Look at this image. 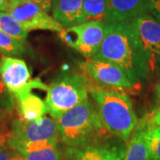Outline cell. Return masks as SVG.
I'll return each mask as SVG.
<instances>
[{"label":"cell","instance_id":"12","mask_svg":"<svg viewBox=\"0 0 160 160\" xmlns=\"http://www.w3.org/2000/svg\"><path fill=\"white\" fill-rule=\"evenodd\" d=\"M106 23L132 22L149 13V0H106Z\"/></svg>","mask_w":160,"mask_h":160},{"label":"cell","instance_id":"22","mask_svg":"<svg viewBox=\"0 0 160 160\" xmlns=\"http://www.w3.org/2000/svg\"><path fill=\"white\" fill-rule=\"evenodd\" d=\"M9 133H0V160H12L17 158L16 150L12 149L9 143Z\"/></svg>","mask_w":160,"mask_h":160},{"label":"cell","instance_id":"14","mask_svg":"<svg viewBox=\"0 0 160 160\" xmlns=\"http://www.w3.org/2000/svg\"><path fill=\"white\" fill-rule=\"evenodd\" d=\"M126 149L122 144L86 145L75 150L72 160H124Z\"/></svg>","mask_w":160,"mask_h":160},{"label":"cell","instance_id":"24","mask_svg":"<svg viewBox=\"0 0 160 160\" xmlns=\"http://www.w3.org/2000/svg\"><path fill=\"white\" fill-rule=\"evenodd\" d=\"M146 123L148 126L160 132V106L155 111L153 116L149 119L146 120Z\"/></svg>","mask_w":160,"mask_h":160},{"label":"cell","instance_id":"7","mask_svg":"<svg viewBox=\"0 0 160 160\" xmlns=\"http://www.w3.org/2000/svg\"><path fill=\"white\" fill-rule=\"evenodd\" d=\"M81 69L98 84L119 89L134 86L126 72L115 63L95 58H90L80 64Z\"/></svg>","mask_w":160,"mask_h":160},{"label":"cell","instance_id":"13","mask_svg":"<svg viewBox=\"0 0 160 160\" xmlns=\"http://www.w3.org/2000/svg\"><path fill=\"white\" fill-rule=\"evenodd\" d=\"M83 3L84 0H54L52 18L63 29L86 22Z\"/></svg>","mask_w":160,"mask_h":160},{"label":"cell","instance_id":"18","mask_svg":"<svg viewBox=\"0 0 160 160\" xmlns=\"http://www.w3.org/2000/svg\"><path fill=\"white\" fill-rule=\"evenodd\" d=\"M83 10L86 22L106 21L107 1L106 0H84Z\"/></svg>","mask_w":160,"mask_h":160},{"label":"cell","instance_id":"15","mask_svg":"<svg viewBox=\"0 0 160 160\" xmlns=\"http://www.w3.org/2000/svg\"><path fill=\"white\" fill-rule=\"evenodd\" d=\"M57 144V142L25 143L15 150L25 160H60L62 153Z\"/></svg>","mask_w":160,"mask_h":160},{"label":"cell","instance_id":"19","mask_svg":"<svg viewBox=\"0 0 160 160\" xmlns=\"http://www.w3.org/2000/svg\"><path fill=\"white\" fill-rule=\"evenodd\" d=\"M25 52L24 44L0 30V53L7 57L22 56Z\"/></svg>","mask_w":160,"mask_h":160},{"label":"cell","instance_id":"16","mask_svg":"<svg viewBox=\"0 0 160 160\" xmlns=\"http://www.w3.org/2000/svg\"><path fill=\"white\" fill-rule=\"evenodd\" d=\"M124 160H149L144 121L139 125L137 124L132 132L126 149Z\"/></svg>","mask_w":160,"mask_h":160},{"label":"cell","instance_id":"8","mask_svg":"<svg viewBox=\"0 0 160 160\" xmlns=\"http://www.w3.org/2000/svg\"><path fill=\"white\" fill-rule=\"evenodd\" d=\"M48 87L41 80H30L29 84L13 96L17 100L19 113L23 121L33 122L48 113L46 99L40 92L48 91Z\"/></svg>","mask_w":160,"mask_h":160},{"label":"cell","instance_id":"10","mask_svg":"<svg viewBox=\"0 0 160 160\" xmlns=\"http://www.w3.org/2000/svg\"><path fill=\"white\" fill-rule=\"evenodd\" d=\"M0 73L5 86L12 95L27 86L31 78L26 62L15 57L5 56L1 59Z\"/></svg>","mask_w":160,"mask_h":160},{"label":"cell","instance_id":"9","mask_svg":"<svg viewBox=\"0 0 160 160\" xmlns=\"http://www.w3.org/2000/svg\"><path fill=\"white\" fill-rule=\"evenodd\" d=\"M149 61V70L160 72V22L149 13L132 21Z\"/></svg>","mask_w":160,"mask_h":160},{"label":"cell","instance_id":"6","mask_svg":"<svg viewBox=\"0 0 160 160\" xmlns=\"http://www.w3.org/2000/svg\"><path fill=\"white\" fill-rule=\"evenodd\" d=\"M7 12L28 32L40 29L60 33L63 29L52 16L31 0H9Z\"/></svg>","mask_w":160,"mask_h":160},{"label":"cell","instance_id":"28","mask_svg":"<svg viewBox=\"0 0 160 160\" xmlns=\"http://www.w3.org/2000/svg\"><path fill=\"white\" fill-rule=\"evenodd\" d=\"M12 160H25L24 158H22V157H17V158H12Z\"/></svg>","mask_w":160,"mask_h":160},{"label":"cell","instance_id":"25","mask_svg":"<svg viewBox=\"0 0 160 160\" xmlns=\"http://www.w3.org/2000/svg\"><path fill=\"white\" fill-rule=\"evenodd\" d=\"M31 1L36 3L38 6H39L46 12H49L52 10V6L54 3V0H31Z\"/></svg>","mask_w":160,"mask_h":160},{"label":"cell","instance_id":"20","mask_svg":"<svg viewBox=\"0 0 160 160\" xmlns=\"http://www.w3.org/2000/svg\"><path fill=\"white\" fill-rule=\"evenodd\" d=\"M143 121L145 125V136L149 148V160H160V132L148 126L146 120Z\"/></svg>","mask_w":160,"mask_h":160},{"label":"cell","instance_id":"1","mask_svg":"<svg viewBox=\"0 0 160 160\" xmlns=\"http://www.w3.org/2000/svg\"><path fill=\"white\" fill-rule=\"evenodd\" d=\"M93 58L118 65L134 85L146 79L150 71L132 22L106 23L102 44Z\"/></svg>","mask_w":160,"mask_h":160},{"label":"cell","instance_id":"3","mask_svg":"<svg viewBox=\"0 0 160 160\" xmlns=\"http://www.w3.org/2000/svg\"><path fill=\"white\" fill-rule=\"evenodd\" d=\"M55 121L59 139L75 147L86 146L104 128L97 109L89 101L69 109Z\"/></svg>","mask_w":160,"mask_h":160},{"label":"cell","instance_id":"17","mask_svg":"<svg viewBox=\"0 0 160 160\" xmlns=\"http://www.w3.org/2000/svg\"><path fill=\"white\" fill-rule=\"evenodd\" d=\"M0 30L22 44L26 43L29 33L8 12H0Z\"/></svg>","mask_w":160,"mask_h":160},{"label":"cell","instance_id":"26","mask_svg":"<svg viewBox=\"0 0 160 160\" xmlns=\"http://www.w3.org/2000/svg\"><path fill=\"white\" fill-rule=\"evenodd\" d=\"M9 0H0V12H7Z\"/></svg>","mask_w":160,"mask_h":160},{"label":"cell","instance_id":"27","mask_svg":"<svg viewBox=\"0 0 160 160\" xmlns=\"http://www.w3.org/2000/svg\"><path fill=\"white\" fill-rule=\"evenodd\" d=\"M155 92H156L158 100L160 102V80L157 83V85L155 86Z\"/></svg>","mask_w":160,"mask_h":160},{"label":"cell","instance_id":"23","mask_svg":"<svg viewBox=\"0 0 160 160\" xmlns=\"http://www.w3.org/2000/svg\"><path fill=\"white\" fill-rule=\"evenodd\" d=\"M149 13L160 22V0H149Z\"/></svg>","mask_w":160,"mask_h":160},{"label":"cell","instance_id":"4","mask_svg":"<svg viewBox=\"0 0 160 160\" xmlns=\"http://www.w3.org/2000/svg\"><path fill=\"white\" fill-rule=\"evenodd\" d=\"M89 85L82 75L66 72L58 76L48 87L46 105L48 113L57 119L65 112L88 101Z\"/></svg>","mask_w":160,"mask_h":160},{"label":"cell","instance_id":"2","mask_svg":"<svg viewBox=\"0 0 160 160\" xmlns=\"http://www.w3.org/2000/svg\"><path fill=\"white\" fill-rule=\"evenodd\" d=\"M103 127L123 141L130 140L138 120L129 96L113 89L89 86Z\"/></svg>","mask_w":160,"mask_h":160},{"label":"cell","instance_id":"11","mask_svg":"<svg viewBox=\"0 0 160 160\" xmlns=\"http://www.w3.org/2000/svg\"><path fill=\"white\" fill-rule=\"evenodd\" d=\"M77 26L78 30V39L74 49L86 57L93 58L104 39L106 22L90 21Z\"/></svg>","mask_w":160,"mask_h":160},{"label":"cell","instance_id":"21","mask_svg":"<svg viewBox=\"0 0 160 160\" xmlns=\"http://www.w3.org/2000/svg\"><path fill=\"white\" fill-rule=\"evenodd\" d=\"M13 108V97L5 86L0 73V111L4 113L10 112Z\"/></svg>","mask_w":160,"mask_h":160},{"label":"cell","instance_id":"5","mask_svg":"<svg viewBox=\"0 0 160 160\" xmlns=\"http://www.w3.org/2000/svg\"><path fill=\"white\" fill-rule=\"evenodd\" d=\"M58 127L53 118L43 117L33 122L14 119L9 136L11 147L15 149L25 143L57 142Z\"/></svg>","mask_w":160,"mask_h":160}]
</instances>
